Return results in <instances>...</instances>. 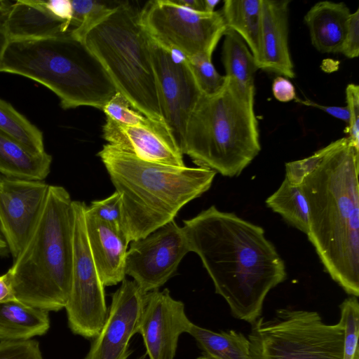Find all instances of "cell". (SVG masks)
Returning a JSON list of instances; mask_svg holds the SVG:
<instances>
[{"label": "cell", "mask_w": 359, "mask_h": 359, "mask_svg": "<svg viewBox=\"0 0 359 359\" xmlns=\"http://www.w3.org/2000/svg\"><path fill=\"white\" fill-rule=\"evenodd\" d=\"M219 3V0H203L204 10L206 13L215 11V6Z\"/></svg>", "instance_id": "cell-42"}, {"label": "cell", "mask_w": 359, "mask_h": 359, "mask_svg": "<svg viewBox=\"0 0 359 359\" xmlns=\"http://www.w3.org/2000/svg\"><path fill=\"white\" fill-rule=\"evenodd\" d=\"M43 181L0 174V233L15 259L42 212L48 190Z\"/></svg>", "instance_id": "cell-13"}, {"label": "cell", "mask_w": 359, "mask_h": 359, "mask_svg": "<svg viewBox=\"0 0 359 359\" xmlns=\"http://www.w3.org/2000/svg\"><path fill=\"white\" fill-rule=\"evenodd\" d=\"M9 252L8 246L0 233V256H5Z\"/></svg>", "instance_id": "cell-43"}, {"label": "cell", "mask_w": 359, "mask_h": 359, "mask_svg": "<svg viewBox=\"0 0 359 359\" xmlns=\"http://www.w3.org/2000/svg\"><path fill=\"white\" fill-rule=\"evenodd\" d=\"M72 202L65 188L48 186L37 223L8 269L18 301L48 312L65 308L73 259Z\"/></svg>", "instance_id": "cell-4"}, {"label": "cell", "mask_w": 359, "mask_h": 359, "mask_svg": "<svg viewBox=\"0 0 359 359\" xmlns=\"http://www.w3.org/2000/svg\"><path fill=\"white\" fill-rule=\"evenodd\" d=\"M272 93L274 97L282 102H287L297 99L294 86L287 78L281 76L276 77L273 80Z\"/></svg>", "instance_id": "cell-36"}, {"label": "cell", "mask_w": 359, "mask_h": 359, "mask_svg": "<svg viewBox=\"0 0 359 359\" xmlns=\"http://www.w3.org/2000/svg\"><path fill=\"white\" fill-rule=\"evenodd\" d=\"M346 107L349 121L346 133L352 144L359 149V86L350 83L346 88Z\"/></svg>", "instance_id": "cell-34"}, {"label": "cell", "mask_w": 359, "mask_h": 359, "mask_svg": "<svg viewBox=\"0 0 359 359\" xmlns=\"http://www.w3.org/2000/svg\"><path fill=\"white\" fill-rule=\"evenodd\" d=\"M130 243L126 275L132 277L144 293L163 286L190 252L182 227L174 219Z\"/></svg>", "instance_id": "cell-12"}, {"label": "cell", "mask_w": 359, "mask_h": 359, "mask_svg": "<svg viewBox=\"0 0 359 359\" xmlns=\"http://www.w3.org/2000/svg\"><path fill=\"white\" fill-rule=\"evenodd\" d=\"M86 210L101 221L122 231L121 196L117 191L106 198L92 201Z\"/></svg>", "instance_id": "cell-32"}, {"label": "cell", "mask_w": 359, "mask_h": 359, "mask_svg": "<svg viewBox=\"0 0 359 359\" xmlns=\"http://www.w3.org/2000/svg\"><path fill=\"white\" fill-rule=\"evenodd\" d=\"M193 324L168 289L146 293L139 331L149 359H174L179 338Z\"/></svg>", "instance_id": "cell-15"}, {"label": "cell", "mask_w": 359, "mask_h": 359, "mask_svg": "<svg viewBox=\"0 0 359 359\" xmlns=\"http://www.w3.org/2000/svg\"><path fill=\"white\" fill-rule=\"evenodd\" d=\"M52 156L34 154L0 131V174L6 177L43 181L50 172Z\"/></svg>", "instance_id": "cell-21"}, {"label": "cell", "mask_w": 359, "mask_h": 359, "mask_svg": "<svg viewBox=\"0 0 359 359\" xmlns=\"http://www.w3.org/2000/svg\"><path fill=\"white\" fill-rule=\"evenodd\" d=\"M188 334L213 359H251L250 341L241 332L233 330L215 332L193 323Z\"/></svg>", "instance_id": "cell-24"}, {"label": "cell", "mask_w": 359, "mask_h": 359, "mask_svg": "<svg viewBox=\"0 0 359 359\" xmlns=\"http://www.w3.org/2000/svg\"><path fill=\"white\" fill-rule=\"evenodd\" d=\"M74 231L71 287L65 306L71 331L94 339L107 316L104 285L95 264L86 233L84 202L73 201Z\"/></svg>", "instance_id": "cell-10"}, {"label": "cell", "mask_w": 359, "mask_h": 359, "mask_svg": "<svg viewBox=\"0 0 359 359\" xmlns=\"http://www.w3.org/2000/svg\"><path fill=\"white\" fill-rule=\"evenodd\" d=\"M144 358H145V355H142V356H141V357H140V358H138L137 359H144Z\"/></svg>", "instance_id": "cell-45"}, {"label": "cell", "mask_w": 359, "mask_h": 359, "mask_svg": "<svg viewBox=\"0 0 359 359\" xmlns=\"http://www.w3.org/2000/svg\"><path fill=\"white\" fill-rule=\"evenodd\" d=\"M186 59L204 95H213L223 88L227 78L217 72L212 63V58L197 55Z\"/></svg>", "instance_id": "cell-30"}, {"label": "cell", "mask_w": 359, "mask_h": 359, "mask_svg": "<svg viewBox=\"0 0 359 359\" xmlns=\"http://www.w3.org/2000/svg\"><path fill=\"white\" fill-rule=\"evenodd\" d=\"M254 97L255 88L228 78L217 94L203 95L188 121L182 154L198 167L238 176L261 151Z\"/></svg>", "instance_id": "cell-5"}, {"label": "cell", "mask_w": 359, "mask_h": 359, "mask_svg": "<svg viewBox=\"0 0 359 359\" xmlns=\"http://www.w3.org/2000/svg\"><path fill=\"white\" fill-rule=\"evenodd\" d=\"M341 53L348 58L359 55V9L351 13Z\"/></svg>", "instance_id": "cell-35"}, {"label": "cell", "mask_w": 359, "mask_h": 359, "mask_svg": "<svg viewBox=\"0 0 359 359\" xmlns=\"http://www.w3.org/2000/svg\"><path fill=\"white\" fill-rule=\"evenodd\" d=\"M106 118L121 125L135 126L147 121L142 114L135 110L129 101L119 92H116L102 109Z\"/></svg>", "instance_id": "cell-31"}, {"label": "cell", "mask_w": 359, "mask_h": 359, "mask_svg": "<svg viewBox=\"0 0 359 359\" xmlns=\"http://www.w3.org/2000/svg\"><path fill=\"white\" fill-rule=\"evenodd\" d=\"M222 46V62L226 77L246 88H255L254 78L258 67L256 60L243 39L227 29Z\"/></svg>", "instance_id": "cell-25"}, {"label": "cell", "mask_w": 359, "mask_h": 359, "mask_svg": "<svg viewBox=\"0 0 359 359\" xmlns=\"http://www.w3.org/2000/svg\"><path fill=\"white\" fill-rule=\"evenodd\" d=\"M0 131L34 154L46 151L43 133L10 103L1 98Z\"/></svg>", "instance_id": "cell-27"}, {"label": "cell", "mask_w": 359, "mask_h": 359, "mask_svg": "<svg viewBox=\"0 0 359 359\" xmlns=\"http://www.w3.org/2000/svg\"><path fill=\"white\" fill-rule=\"evenodd\" d=\"M16 300L12 277L8 270L0 276V304Z\"/></svg>", "instance_id": "cell-39"}, {"label": "cell", "mask_w": 359, "mask_h": 359, "mask_svg": "<svg viewBox=\"0 0 359 359\" xmlns=\"http://www.w3.org/2000/svg\"><path fill=\"white\" fill-rule=\"evenodd\" d=\"M119 2L104 1L71 0L72 18L70 33L84 42L86 34L107 18Z\"/></svg>", "instance_id": "cell-28"}, {"label": "cell", "mask_w": 359, "mask_h": 359, "mask_svg": "<svg viewBox=\"0 0 359 359\" xmlns=\"http://www.w3.org/2000/svg\"><path fill=\"white\" fill-rule=\"evenodd\" d=\"M0 72L20 75L47 87L64 109L81 106L102 109L117 92L100 60L71 33L9 41Z\"/></svg>", "instance_id": "cell-6"}, {"label": "cell", "mask_w": 359, "mask_h": 359, "mask_svg": "<svg viewBox=\"0 0 359 359\" xmlns=\"http://www.w3.org/2000/svg\"><path fill=\"white\" fill-rule=\"evenodd\" d=\"M266 204L290 226L307 234L309 208L299 185L292 184L285 178L279 188L266 198Z\"/></svg>", "instance_id": "cell-26"}, {"label": "cell", "mask_w": 359, "mask_h": 359, "mask_svg": "<svg viewBox=\"0 0 359 359\" xmlns=\"http://www.w3.org/2000/svg\"><path fill=\"white\" fill-rule=\"evenodd\" d=\"M196 359H213V358H212L209 357L208 355L204 354L203 355H201V356L198 357Z\"/></svg>", "instance_id": "cell-44"}, {"label": "cell", "mask_w": 359, "mask_h": 359, "mask_svg": "<svg viewBox=\"0 0 359 359\" xmlns=\"http://www.w3.org/2000/svg\"><path fill=\"white\" fill-rule=\"evenodd\" d=\"M176 4L186 7L187 8L205 12L203 0H172Z\"/></svg>", "instance_id": "cell-41"}, {"label": "cell", "mask_w": 359, "mask_h": 359, "mask_svg": "<svg viewBox=\"0 0 359 359\" xmlns=\"http://www.w3.org/2000/svg\"><path fill=\"white\" fill-rule=\"evenodd\" d=\"M2 25L9 41L42 39L70 33L69 24L55 18L41 0L11 3Z\"/></svg>", "instance_id": "cell-19"}, {"label": "cell", "mask_w": 359, "mask_h": 359, "mask_svg": "<svg viewBox=\"0 0 359 359\" xmlns=\"http://www.w3.org/2000/svg\"><path fill=\"white\" fill-rule=\"evenodd\" d=\"M145 294L134 280H122L111 295L105 322L83 359L128 358L130 341L139 331Z\"/></svg>", "instance_id": "cell-14"}, {"label": "cell", "mask_w": 359, "mask_h": 359, "mask_svg": "<svg viewBox=\"0 0 359 359\" xmlns=\"http://www.w3.org/2000/svg\"><path fill=\"white\" fill-rule=\"evenodd\" d=\"M0 359H43L39 343L34 339L0 341Z\"/></svg>", "instance_id": "cell-33"}, {"label": "cell", "mask_w": 359, "mask_h": 359, "mask_svg": "<svg viewBox=\"0 0 359 359\" xmlns=\"http://www.w3.org/2000/svg\"><path fill=\"white\" fill-rule=\"evenodd\" d=\"M289 0H262L258 69L295 77L288 46Z\"/></svg>", "instance_id": "cell-17"}, {"label": "cell", "mask_w": 359, "mask_h": 359, "mask_svg": "<svg viewBox=\"0 0 359 359\" xmlns=\"http://www.w3.org/2000/svg\"><path fill=\"white\" fill-rule=\"evenodd\" d=\"M150 50L163 121L180 149L189 117L203 94L186 57L151 38Z\"/></svg>", "instance_id": "cell-11"}, {"label": "cell", "mask_w": 359, "mask_h": 359, "mask_svg": "<svg viewBox=\"0 0 359 359\" xmlns=\"http://www.w3.org/2000/svg\"><path fill=\"white\" fill-rule=\"evenodd\" d=\"M183 231L237 319L253 324L269 291L287 278L284 261L262 227L212 205L189 219Z\"/></svg>", "instance_id": "cell-2"}, {"label": "cell", "mask_w": 359, "mask_h": 359, "mask_svg": "<svg viewBox=\"0 0 359 359\" xmlns=\"http://www.w3.org/2000/svg\"><path fill=\"white\" fill-rule=\"evenodd\" d=\"M344 326L316 311L282 308L259 318L248 339L251 359H344Z\"/></svg>", "instance_id": "cell-8"}, {"label": "cell", "mask_w": 359, "mask_h": 359, "mask_svg": "<svg viewBox=\"0 0 359 359\" xmlns=\"http://www.w3.org/2000/svg\"><path fill=\"white\" fill-rule=\"evenodd\" d=\"M297 102H299L302 104L316 107L320 109L321 110L325 111L327 114L338 118L344 121V122L348 123L349 121V114L347 109V107H336V106H325L318 104L310 100H302L297 97Z\"/></svg>", "instance_id": "cell-38"}, {"label": "cell", "mask_w": 359, "mask_h": 359, "mask_svg": "<svg viewBox=\"0 0 359 359\" xmlns=\"http://www.w3.org/2000/svg\"><path fill=\"white\" fill-rule=\"evenodd\" d=\"M351 13L343 2L320 1L304 15L313 46L320 53H340Z\"/></svg>", "instance_id": "cell-20"}, {"label": "cell", "mask_w": 359, "mask_h": 359, "mask_svg": "<svg viewBox=\"0 0 359 359\" xmlns=\"http://www.w3.org/2000/svg\"><path fill=\"white\" fill-rule=\"evenodd\" d=\"M47 9L57 19L71 24L72 7L71 0H50L45 1Z\"/></svg>", "instance_id": "cell-37"}, {"label": "cell", "mask_w": 359, "mask_h": 359, "mask_svg": "<svg viewBox=\"0 0 359 359\" xmlns=\"http://www.w3.org/2000/svg\"><path fill=\"white\" fill-rule=\"evenodd\" d=\"M11 4V3L9 1H0V15L6 12ZM8 43L9 39L4 30L2 22L0 20V64Z\"/></svg>", "instance_id": "cell-40"}, {"label": "cell", "mask_w": 359, "mask_h": 359, "mask_svg": "<svg viewBox=\"0 0 359 359\" xmlns=\"http://www.w3.org/2000/svg\"><path fill=\"white\" fill-rule=\"evenodd\" d=\"M340 319L344 326V359H359V304L358 297L351 296L340 305Z\"/></svg>", "instance_id": "cell-29"}, {"label": "cell", "mask_w": 359, "mask_h": 359, "mask_svg": "<svg viewBox=\"0 0 359 359\" xmlns=\"http://www.w3.org/2000/svg\"><path fill=\"white\" fill-rule=\"evenodd\" d=\"M84 43L100 60L116 90L145 117L164 123L150 37L140 23L139 11L126 2L86 36Z\"/></svg>", "instance_id": "cell-7"}, {"label": "cell", "mask_w": 359, "mask_h": 359, "mask_svg": "<svg viewBox=\"0 0 359 359\" xmlns=\"http://www.w3.org/2000/svg\"><path fill=\"white\" fill-rule=\"evenodd\" d=\"M97 156L121 196V230L129 244L173 220L182 207L210 189L217 174L148 161L109 144Z\"/></svg>", "instance_id": "cell-3"}, {"label": "cell", "mask_w": 359, "mask_h": 359, "mask_svg": "<svg viewBox=\"0 0 359 359\" xmlns=\"http://www.w3.org/2000/svg\"><path fill=\"white\" fill-rule=\"evenodd\" d=\"M85 222L90 252L103 285L112 286L121 283L126 278V259L129 244L124 234L89 213L86 209Z\"/></svg>", "instance_id": "cell-18"}, {"label": "cell", "mask_w": 359, "mask_h": 359, "mask_svg": "<svg viewBox=\"0 0 359 359\" xmlns=\"http://www.w3.org/2000/svg\"><path fill=\"white\" fill-rule=\"evenodd\" d=\"M359 149L348 137L285 163V177L299 185L309 208L308 239L342 289L359 296Z\"/></svg>", "instance_id": "cell-1"}, {"label": "cell", "mask_w": 359, "mask_h": 359, "mask_svg": "<svg viewBox=\"0 0 359 359\" xmlns=\"http://www.w3.org/2000/svg\"><path fill=\"white\" fill-rule=\"evenodd\" d=\"M262 0H226L221 13L227 29L245 41L255 60L259 55Z\"/></svg>", "instance_id": "cell-23"}, {"label": "cell", "mask_w": 359, "mask_h": 359, "mask_svg": "<svg viewBox=\"0 0 359 359\" xmlns=\"http://www.w3.org/2000/svg\"><path fill=\"white\" fill-rule=\"evenodd\" d=\"M49 312L18 300L0 304V341L32 339L50 328Z\"/></svg>", "instance_id": "cell-22"}, {"label": "cell", "mask_w": 359, "mask_h": 359, "mask_svg": "<svg viewBox=\"0 0 359 359\" xmlns=\"http://www.w3.org/2000/svg\"><path fill=\"white\" fill-rule=\"evenodd\" d=\"M149 36L162 47L186 58L212 53L227 27L221 11H196L172 0H154L139 11Z\"/></svg>", "instance_id": "cell-9"}, {"label": "cell", "mask_w": 359, "mask_h": 359, "mask_svg": "<svg viewBox=\"0 0 359 359\" xmlns=\"http://www.w3.org/2000/svg\"><path fill=\"white\" fill-rule=\"evenodd\" d=\"M102 132L107 144L142 159L173 167L186 166L183 154L164 123L147 118L141 124L126 126L106 118Z\"/></svg>", "instance_id": "cell-16"}]
</instances>
